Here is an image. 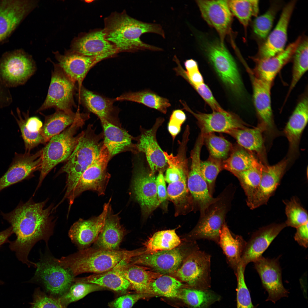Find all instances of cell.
<instances>
[{
    "instance_id": "29",
    "label": "cell",
    "mask_w": 308,
    "mask_h": 308,
    "mask_svg": "<svg viewBox=\"0 0 308 308\" xmlns=\"http://www.w3.org/2000/svg\"><path fill=\"white\" fill-rule=\"evenodd\" d=\"M58 65L67 75L78 85L82 86L83 81L90 70L102 60L95 57L88 56L75 53L57 57Z\"/></svg>"
},
{
    "instance_id": "51",
    "label": "cell",
    "mask_w": 308,
    "mask_h": 308,
    "mask_svg": "<svg viewBox=\"0 0 308 308\" xmlns=\"http://www.w3.org/2000/svg\"><path fill=\"white\" fill-rule=\"evenodd\" d=\"M279 9L277 4H273L264 13L256 17L254 21L253 29L254 33L258 38L264 39L267 37Z\"/></svg>"
},
{
    "instance_id": "5",
    "label": "cell",
    "mask_w": 308,
    "mask_h": 308,
    "mask_svg": "<svg viewBox=\"0 0 308 308\" xmlns=\"http://www.w3.org/2000/svg\"><path fill=\"white\" fill-rule=\"evenodd\" d=\"M89 117L88 114L81 113L71 125L51 138L42 149V163L37 188L53 168L59 163L66 161L71 154L81 135V133L76 135L77 132Z\"/></svg>"
},
{
    "instance_id": "33",
    "label": "cell",
    "mask_w": 308,
    "mask_h": 308,
    "mask_svg": "<svg viewBox=\"0 0 308 308\" xmlns=\"http://www.w3.org/2000/svg\"><path fill=\"white\" fill-rule=\"evenodd\" d=\"M116 267L129 282L131 289L137 293H149L151 283L161 275L159 273L148 270L146 268L125 262Z\"/></svg>"
},
{
    "instance_id": "49",
    "label": "cell",
    "mask_w": 308,
    "mask_h": 308,
    "mask_svg": "<svg viewBox=\"0 0 308 308\" xmlns=\"http://www.w3.org/2000/svg\"><path fill=\"white\" fill-rule=\"evenodd\" d=\"M106 289L94 284L80 282H74L68 291L58 298L64 308L72 303L82 298L89 293Z\"/></svg>"
},
{
    "instance_id": "17",
    "label": "cell",
    "mask_w": 308,
    "mask_h": 308,
    "mask_svg": "<svg viewBox=\"0 0 308 308\" xmlns=\"http://www.w3.org/2000/svg\"><path fill=\"white\" fill-rule=\"evenodd\" d=\"M254 263L262 286L268 293L266 301L275 303L281 298L288 297L289 292L283 284L281 269L277 260L262 256Z\"/></svg>"
},
{
    "instance_id": "14",
    "label": "cell",
    "mask_w": 308,
    "mask_h": 308,
    "mask_svg": "<svg viewBox=\"0 0 308 308\" xmlns=\"http://www.w3.org/2000/svg\"><path fill=\"white\" fill-rule=\"evenodd\" d=\"M134 170L132 190L144 214L149 215L159 205L156 185V177L141 165Z\"/></svg>"
},
{
    "instance_id": "15",
    "label": "cell",
    "mask_w": 308,
    "mask_h": 308,
    "mask_svg": "<svg viewBox=\"0 0 308 308\" xmlns=\"http://www.w3.org/2000/svg\"><path fill=\"white\" fill-rule=\"evenodd\" d=\"M218 198L206 210L190 236L195 239H206L218 244L220 231L225 223L226 203Z\"/></svg>"
},
{
    "instance_id": "32",
    "label": "cell",
    "mask_w": 308,
    "mask_h": 308,
    "mask_svg": "<svg viewBox=\"0 0 308 308\" xmlns=\"http://www.w3.org/2000/svg\"><path fill=\"white\" fill-rule=\"evenodd\" d=\"M266 129L265 125L261 122L255 128L233 129L227 133L234 138L240 146L256 153L265 164L266 152L262 133Z\"/></svg>"
},
{
    "instance_id": "12",
    "label": "cell",
    "mask_w": 308,
    "mask_h": 308,
    "mask_svg": "<svg viewBox=\"0 0 308 308\" xmlns=\"http://www.w3.org/2000/svg\"><path fill=\"white\" fill-rule=\"evenodd\" d=\"M204 143L203 137L198 136L190 153L191 164L187 184L188 189L194 200L198 205L201 216L204 215L210 206L218 199L212 197L210 194L206 183L201 174L200 155Z\"/></svg>"
},
{
    "instance_id": "59",
    "label": "cell",
    "mask_w": 308,
    "mask_h": 308,
    "mask_svg": "<svg viewBox=\"0 0 308 308\" xmlns=\"http://www.w3.org/2000/svg\"><path fill=\"white\" fill-rule=\"evenodd\" d=\"M156 185L158 198L160 203L165 201L167 195L165 178L163 172H159L156 178Z\"/></svg>"
},
{
    "instance_id": "45",
    "label": "cell",
    "mask_w": 308,
    "mask_h": 308,
    "mask_svg": "<svg viewBox=\"0 0 308 308\" xmlns=\"http://www.w3.org/2000/svg\"><path fill=\"white\" fill-rule=\"evenodd\" d=\"M293 57L292 78L287 98L308 69V39H302Z\"/></svg>"
},
{
    "instance_id": "30",
    "label": "cell",
    "mask_w": 308,
    "mask_h": 308,
    "mask_svg": "<svg viewBox=\"0 0 308 308\" xmlns=\"http://www.w3.org/2000/svg\"><path fill=\"white\" fill-rule=\"evenodd\" d=\"M117 214H114L110 204L103 227L95 244L98 248L110 250L119 249V246L126 234L120 223Z\"/></svg>"
},
{
    "instance_id": "10",
    "label": "cell",
    "mask_w": 308,
    "mask_h": 308,
    "mask_svg": "<svg viewBox=\"0 0 308 308\" xmlns=\"http://www.w3.org/2000/svg\"><path fill=\"white\" fill-rule=\"evenodd\" d=\"M110 157L107 148L103 144L96 158L84 172L79 179L68 199L69 208L75 199L85 191H94L99 195L105 194L110 177L107 171V165Z\"/></svg>"
},
{
    "instance_id": "38",
    "label": "cell",
    "mask_w": 308,
    "mask_h": 308,
    "mask_svg": "<svg viewBox=\"0 0 308 308\" xmlns=\"http://www.w3.org/2000/svg\"><path fill=\"white\" fill-rule=\"evenodd\" d=\"M100 120L104 131L103 144L107 148L110 157L129 147H132L135 152H137L135 145L132 142V137L130 135L109 121Z\"/></svg>"
},
{
    "instance_id": "13",
    "label": "cell",
    "mask_w": 308,
    "mask_h": 308,
    "mask_svg": "<svg viewBox=\"0 0 308 308\" xmlns=\"http://www.w3.org/2000/svg\"><path fill=\"white\" fill-rule=\"evenodd\" d=\"M183 109L189 112L196 119L200 129V133L205 135L214 132L225 133L235 129L246 127V125L237 115L223 109L206 114L194 112L186 102L180 100Z\"/></svg>"
},
{
    "instance_id": "44",
    "label": "cell",
    "mask_w": 308,
    "mask_h": 308,
    "mask_svg": "<svg viewBox=\"0 0 308 308\" xmlns=\"http://www.w3.org/2000/svg\"><path fill=\"white\" fill-rule=\"evenodd\" d=\"M227 2L232 15L237 18L246 31L252 17L258 16L259 1L231 0Z\"/></svg>"
},
{
    "instance_id": "7",
    "label": "cell",
    "mask_w": 308,
    "mask_h": 308,
    "mask_svg": "<svg viewBox=\"0 0 308 308\" xmlns=\"http://www.w3.org/2000/svg\"><path fill=\"white\" fill-rule=\"evenodd\" d=\"M36 70L31 57L21 49L5 52L0 58V81L9 88L24 84Z\"/></svg>"
},
{
    "instance_id": "37",
    "label": "cell",
    "mask_w": 308,
    "mask_h": 308,
    "mask_svg": "<svg viewBox=\"0 0 308 308\" xmlns=\"http://www.w3.org/2000/svg\"><path fill=\"white\" fill-rule=\"evenodd\" d=\"M246 244L241 236L233 235L225 223L224 224L220 232L218 244L235 274Z\"/></svg>"
},
{
    "instance_id": "48",
    "label": "cell",
    "mask_w": 308,
    "mask_h": 308,
    "mask_svg": "<svg viewBox=\"0 0 308 308\" xmlns=\"http://www.w3.org/2000/svg\"><path fill=\"white\" fill-rule=\"evenodd\" d=\"M204 135V143L208 148L210 157L222 161L228 157L233 148L230 142L213 133Z\"/></svg>"
},
{
    "instance_id": "22",
    "label": "cell",
    "mask_w": 308,
    "mask_h": 308,
    "mask_svg": "<svg viewBox=\"0 0 308 308\" xmlns=\"http://www.w3.org/2000/svg\"><path fill=\"white\" fill-rule=\"evenodd\" d=\"M164 120L162 117L158 118L151 128L142 130L135 144L137 152L143 153L145 155L151 171L153 173L157 171L163 172L167 167L164 151L159 145L156 136L157 130Z\"/></svg>"
},
{
    "instance_id": "50",
    "label": "cell",
    "mask_w": 308,
    "mask_h": 308,
    "mask_svg": "<svg viewBox=\"0 0 308 308\" xmlns=\"http://www.w3.org/2000/svg\"><path fill=\"white\" fill-rule=\"evenodd\" d=\"M284 203L287 226L296 228L308 222L307 212L296 198L293 197Z\"/></svg>"
},
{
    "instance_id": "3",
    "label": "cell",
    "mask_w": 308,
    "mask_h": 308,
    "mask_svg": "<svg viewBox=\"0 0 308 308\" xmlns=\"http://www.w3.org/2000/svg\"><path fill=\"white\" fill-rule=\"evenodd\" d=\"M143 253L144 251L140 250H114L87 248L56 260L75 277L83 273H98L108 271Z\"/></svg>"
},
{
    "instance_id": "24",
    "label": "cell",
    "mask_w": 308,
    "mask_h": 308,
    "mask_svg": "<svg viewBox=\"0 0 308 308\" xmlns=\"http://www.w3.org/2000/svg\"><path fill=\"white\" fill-rule=\"evenodd\" d=\"M184 258L183 254L176 248L169 250L144 253L132 258L128 263L149 267L160 274H170L177 271Z\"/></svg>"
},
{
    "instance_id": "41",
    "label": "cell",
    "mask_w": 308,
    "mask_h": 308,
    "mask_svg": "<svg viewBox=\"0 0 308 308\" xmlns=\"http://www.w3.org/2000/svg\"><path fill=\"white\" fill-rule=\"evenodd\" d=\"M178 298L191 308H210L212 304L221 299L219 295L209 289L190 287L181 289Z\"/></svg>"
},
{
    "instance_id": "19",
    "label": "cell",
    "mask_w": 308,
    "mask_h": 308,
    "mask_svg": "<svg viewBox=\"0 0 308 308\" xmlns=\"http://www.w3.org/2000/svg\"><path fill=\"white\" fill-rule=\"evenodd\" d=\"M288 160L284 159L277 163L269 165L263 164L258 187L247 204L251 209L266 204L275 191L284 174Z\"/></svg>"
},
{
    "instance_id": "42",
    "label": "cell",
    "mask_w": 308,
    "mask_h": 308,
    "mask_svg": "<svg viewBox=\"0 0 308 308\" xmlns=\"http://www.w3.org/2000/svg\"><path fill=\"white\" fill-rule=\"evenodd\" d=\"M260 162L253 153L239 145L233 148L230 155L222 161V167L234 175L249 169Z\"/></svg>"
},
{
    "instance_id": "40",
    "label": "cell",
    "mask_w": 308,
    "mask_h": 308,
    "mask_svg": "<svg viewBox=\"0 0 308 308\" xmlns=\"http://www.w3.org/2000/svg\"><path fill=\"white\" fill-rule=\"evenodd\" d=\"M116 101H128L142 104L150 108L166 114L171 106L169 100L148 89L123 94L116 98Z\"/></svg>"
},
{
    "instance_id": "58",
    "label": "cell",
    "mask_w": 308,
    "mask_h": 308,
    "mask_svg": "<svg viewBox=\"0 0 308 308\" xmlns=\"http://www.w3.org/2000/svg\"><path fill=\"white\" fill-rule=\"evenodd\" d=\"M213 111L223 109L216 100L209 87L204 83L194 88Z\"/></svg>"
},
{
    "instance_id": "54",
    "label": "cell",
    "mask_w": 308,
    "mask_h": 308,
    "mask_svg": "<svg viewBox=\"0 0 308 308\" xmlns=\"http://www.w3.org/2000/svg\"><path fill=\"white\" fill-rule=\"evenodd\" d=\"M29 308H64L58 298L46 294L38 288L35 290Z\"/></svg>"
},
{
    "instance_id": "52",
    "label": "cell",
    "mask_w": 308,
    "mask_h": 308,
    "mask_svg": "<svg viewBox=\"0 0 308 308\" xmlns=\"http://www.w3.org/2000/svg\"><path fill=\"white\" fill-rule=\"evenodd\" d=\"M245 268L240 263L235 274L237 281V308H256L257 306H254L252 304L250 292L245 282Z\"/></svg>"
},
{
    "instance_id": "63",
    "label": "cell",
    "mask_w": 308,
    "mask_h": 308,
    "mask_svg": "<svg viewBox=\"0 0 308 308\" xmlns=\"http://www.w3.org/2000/svg\"><path fill=\"white\" fill-rule=\"evenodd\" d=\"M3 283V282L1 281L0 280V284H2Z\"/></svg>"
},
{
    "instance_id": "26",
    "label": "cell",
    "mask_w": 308,
    "mask_h": 308,
    "mask_svg": "<svg viewBox=\"0 0 308 308\" xmlns=\"http://www.w3.org/2000/svg\"><path fill=\"white\" fill-rule=\"evenodd\" d=\"M286 225L285 223L272 224L260 228L252 234L246 244L240 263L245 268L262 256L273 240Z\"/></svg>"
},
{
    "instance_id": "1",
    "label": "cell",
    "mask_w": 308,
    "mask_h": 308,
    "mask_svg": "<svg viewBox=\"0 0 308 308\" xmlns=\"http://www.w3.org/2000/svg\"><path fill=\"white\" fill-rule=\"evenodd\" d=\"M46 201L35 203L30 200L20 202L7 213L1 212L4 219L11 225L15 240L9 242V248L15 252L18 259L29 267L36 263L28 259L33 247L38 241L44 240L47 246L53 235L54 224L50 216L51 207L45 208Z\"/></svg>"
},
{
    "instance_id": "57",
    "label": "cell",
    "mask_w": 308,
    "mask_h": 308,
    "mask_svg": "<svg viewBox=\"0 0 308 308\" xmlns=\"http://www.w3.org/2000/svg\"><path fill=\"white\" fill-rule=\"evenodd\" d=\"M186 119V115L182 110H175L172 112L168 123V129L173 140L180 132L181 126Z\"/></svg>"
},
{
    "instance_id": "2",
    "label": "cell",
    "mask_w": 308,
    "mask_h": 308,
    "mask_svg": "<svg viewBox=\"0 0 308 308\" xmlns=\"http://www.w3.org/2000/svg\"><path fill=\"white\" fill-rule=\"evenodd\" d=\"M104 21L106 38L115 47L118 53L163 50L143 42L140 38L142 34L146 33H156L165 38L164 31L160 24L138 20L128 15L125 10L121 13H112Z\"/></svg>"
},
{
    "instance_id": "27",
    "label": "cell",
    "mask_w": 308,
    "mask_h": 308,
    "mask_svg": "<svg viewBox=\"0 0 308 308\" xmlns=\"http://www.w3.org/2000/svg\"><path fill=\"white\" fill-rule=\"evenodd\" d=\"M299 37L289 44L281 52L266 59L254 60L256 64L251 73L256 78L271 85L278 72L293 57L295 52L302 40Z\"/></svg>"
},
{
    "instance_id": "28",
    "label": "cell",
    "mask_w": 308,
    "mask_h": 308,
    "mask_svg": "<svg viewBox=\"0 0 308 308\" xmlns=\"http://www.w3.org/2000/svg\"><path fill=\"white\" fill-rule=\"evenodd\" d=\"M308 120V99L305 96L297 104L284 130L289 141V155L292 156L297 153L301 136Z\"/></svg>"
},
{
    "instance_id": "39",
    "label": "cell",
    "mask_w": 308,
    "mask_h": 308,
    "mask_svg": "<svg viewBox=\"0 0 308 308\" xmlns=\"http://www.w3.org/2000/svg\"><path fill=\"white\" fill-rule=\"evenodd\" d=\"M80 113L79 109L76 112L56 109L54 114L45 116L41 131L45 143L71 125Z\"/></svg>"
},
{
    "instance_id": "55",
    "label": "cell",
    "mask_w": 308,
    "mask_h": 308,
    "mask_svg": "<svg viewBox=\"0 0 308 308\" xmlns=\"http://www.w3.org/2000/svg\"><path fill=\"white\" fill-rule=\"evenodd\" d=\"M187 177L169 183L167 189V195L173 202H177L184 199L188 194Z\"/></svg>"
},
{
    "instance_id": "56",
    "label": "cell",
    "mask_w": 308,
    "mask_h": 308,
    "mask_svg": "<svg viewBox=\"0 0 308 308\" xmlns=\"http://www.w3.org/2000/svg\"><path fill=\"white\" fill-rule=\"evenodd\" d=\"M148 294L136 292L121 295L108 303L109 308H131L138 301L146 297Z\"/></svg>"
},
{
    "instance_id": "18",
    "label": "cell",
    "mask_w": 308,
    "mask_h": 308,
    "mask_svg": "<svg viewBox=\"0 0 308 308\" xmlns=\"http://www.w3.org/2000/svg\"><path fill=\"white\" fill-rule=\"evenodd\" d=\"M42 149L35 153H15L9 168L0 178V192L13 185L27 179L40 170L42 160Z\"/></svg>"
},
{
    "instance_id": "62",
    "label": "cell",
    "mask_w": 308,
    "mask_h": 308,
    "mask_svg": "<svg viewBox=\"0 0 308 308\" xmlns=\"http://www.w3.org/2000/svg\"><path fill=\"white\" fill-rule=\"evenodd\" d=\"M13 233L12 228L10 226L6 230L0 232V247L4 243L9 242V238Z\"/></svg>"
},
{
    "instance_id": "47",
    "label": "cell",
    "mask_w": 308,
    "mask_h": 308,
    "mask_svg": "<svg viewBox=\"0 0 308 308\" xmlns=\"http://www.w3.org/2000/svg\"><path fill=\"white\" fill-rule=\"evenodd\" d=\"M183 284L180 281L169 275H161L150 284L149 292L169 298H178Z\"/></svg>"
},
{
    "instance_id": "16",
    "label": "cell",
    "mask_w": 308,
    "mask_h": 308,
    "mask_svg": "<svg viewBox=\"0 0 308 308\" xmlns=\"http://www.w3.org/2000/svg\"><path fill=\"white\" fill-rule=\"evenodd\" d=\"M296 1H291L284 7L276 26L260 46L257 55L253 57L254 60L271 57L285 49L288 26Z\"/></svg>"
},
{
    "instance_id": "61",
    "label": "cell",
    "mask_w": 308,
    "mask_h": 308,
    "mask_svg": "<svg viewBox=\"0 0 308 308\" xmlns=\"http://www.w3.org/2000/svg\"><path fill=\"white\" fill-rule=\"evenodd\" d=\"M12 101V96L9 88L0 81V109L9 106Z\"/></svg>"
},
{
    "instance_id": "8",
    "label": "cell",
    "mask_w": 308,
    "mask_h": 308,
    "mask_svg": "<svg viewBox=\"0 0 308 308\" xmlns=\"http://www.w3.org/2000/svg\"><path fill=\"white\" fill-rule=\"evenodd\" d=\"M76 82L63 71L58 64H54L50 84L46 99L37 112L54 108L66 112L76 107L74 96Z\"/></svg>"
},
{
    "instance_id": "6",
    "label": "cell",
    "mask_w": 308,
    "mask_h": 308,
    "mask_svg": "<svg viewBox=\"0 0 308 308\" xmlns=\"http://www.w3.org/2000/svg\"><path fill=\"white\" fill-rule=\"evenodd\" d=\"M36 263V270L30 281L40 284L48 295L56 298L68 291L74 277L68 270L58 264L56 258L46 253L41 255Z\"/></svg>"
},
{
    "instance_id": "31",
    "label": "cell",
    "mask_w": 308,
    "mask_h": 308,
    "mask_svg": "<svg viewBox=\"0 0 308 308\" xmlns=\"http://www.w3.org/2000/svg\"><path fill=\"white\" fill-rule=\"evenodd\" d=\"M11 113L20 129L25 153H30L32 149L39 144L45 143L41 131L42 123L38 118L29 117V111L21 113L19 108L16 109V116L13 112Z\"/></svg>"
},
{
    "instance_id": "25",
    "label": "cell",
    "mask_w": 308,
    "mask_h": 308,
    "mask_svg": "<svg viewBox=\"0 0 308 308\" xmlns=\"http://www.w3.org/2000/svg\"><path fill=\"white\" fill-rule=\"evenodd\" d=\"M33 2L0 0V43L14 32L33 7Z\"/></svg>"
},
{
    "instance_id": "9",
    "label": "cell",
    "mask_w": 308,
    "mask_h": 308,
    "mask_svg": "<svg viewBox=\"0 0 308 308\" xmlns=\"http://www.w3.org/2000/svg\"><path fill=\"white\" fill-rule=\"evenodd\" d=\"M204 47L208 59L222 80L233 91L240 93L242 84L236 64L224 43L208 42Z\"/></svg>"
},
{
    "instance_id": "23",
    "label": "cell",
    "mask_w": 308,
    "mask_h": 308,
    "mask_svg": "<svg viewBox=\"0 0 308 308\" xmlns=\"http://www.w3.org/2000/svg\"><path fill=\"white\" fill-rule=\"evenodd\" d=\"M74 49L76 53L98 57L102 60L114 57L118 53L106 39L103 29L92 30L83 35L75 42Z\"/></svg>"
},
{
    "instance_id": "53",
    "label": "cell",
    "mask_w": 308,
    "mask_h": 308,
    "mask_svg": "<svg viewBox=\"0 0 308 308\" xmlns=\"http://www.w3.org/2000/svg\"><path fill=\"white\" fill-rule=\"evenodd\" d=\"M222 161L210 156L207 160L201 161L200 166L201 174L207 184L211 195L214 190L216 177L223 169Z\"/></svg>"
},
{
    "instance_id": "20",
    "label": "cell",
    "mask_w": 308,
    "mask_h": 308,
    "mask_svg": "<svg viewBox=\"0 0 308 308\" xmlns=\"http://www.w3.org/2000/svg\"><path fill=\"white\" fill-rule=\"evenodd\" d=\"M196 3L204 20L218 33L220 42L224 43L230 32L232 15L227 0H197Z\"/></svg>"
},
{
    "instance_id": "43",
    "label": "cell",
    "mask_w": 308,
    "mask_h": 308,
    "mask_svg": "<svg viewBox=\"0 0 308 308\" xmlns=\"http://www.w3.org/2000/svg\"><path fill=\"white\" fill-rule=\"evenodd\" d=\"M181 240L175 230H161L155 233L145 243V253L171 250L176 248Z\"/></svg>"
},
{
    "instance_id": "35",
    "label": "cell",
    "mask_w": 308,
    "mask_h": 308,
    "mask_svg": "<svg viewBox=\"0 0 308 308\" xmlns=\"http://www.w3.org/2000/svg\"><path fill=\"white\" fill-rule=\"evenodd\" d=\"M73 282L94 284L111 290L121 295L128 293V292L131 290L129 282L116 267L108 271L94 273L87 277H74Z\"/></svg>"
},
{
    "instance_id": "34",
    "label": "cell",
    "mask_w": 308,
    "mask_h": 308,
    "mask_svg": "<svg viewBox=\"0 0 308 308\" xmlns=\"http://www.w3.org/2000/svg\"><path fill=\"white\" fill-rule=\"evenodd\" d=\"M254 104L261 122L266 128L273 125L270 90L271 86L252 74Z\"/></svg>"
},
{
    "instance_id": "4",
    "label": "cell",
    "mask_w": 308,
    "mask_h": 308,
    "mask_svg": "<svg viewBox=\"0 0 308 308\" xmlns=\"http://www.w3.org/2000/svg\"><path fill=\"white\" fill-rule=\"evenodd\" d=\"M81 133L76 148L60 170L67 175L64 198H69L82 175L96 158L102 146L100 137L95 134L91 125Z\"/></svg>"
},
{
    "instance_id": "36",
    "label": "cell",
    "mask_w": 308,
    "mask_h": 308,
    "mask_svg": "<svg viewBox=\"0 0 308 308\" xmlns=\"http://www.w3.org/2000/svg\"><path fill=\"white\" fill-rule=\"evenodd\" d=\"M79 102L82 103L90 112L96 115L100 120L110 121L112 114L116 110L114 105L116 98H106L90 91L83 86L78 89Z\"/></svg>"
},
{
    "instance_id": "11",
    "label": "cell",
    "mask_w": 308,
    "mask_h": 308,
    "mask_svg": "<svg viewBox=\"0 0 308 308\" xmlns=\"http://www.w3.org/2000/svg\"><path fill=\"white\" fill-rule=\"evenodd\" d=\"M211 256L198 250L187 256L182 266L176 272V275L190 288L209 289L211 287Z\"/></svg>"
},
{
    "instance_id": "60",
    "label": "cell",
    "mask_w": 308,
    "mask_h": 308,
    "mask_svg": "<svg viewBox=\"0 0 308 308\" xmlns=\"http://www.w3.org/2000/svg\"><path fill=\"white\" fill-rule=\"evenodd\" d=\"M308 222L297 228L294 238L301 246L306 248L308 246Z\"/></svg>"
},
{
    "instance_id": "21",
    "label": "cell",
    "mask_w": 308,
    "mask_h": 308,
    "mask_svg": "<svg viewBox=\"0 0 308 308\" xmlns=\"http://www.w3.org/2000/svg\"><path fill=\"white\" fill-rule=\"evenodd\" d=\"M111 200L105 203L99 216L87 220L80 219L71 227L69 236L79 250L87 248L96 241L104 225Z\"/></svg>"
},
{
    "instance_id": "46",
    "label": "cell",
    "mask_w": 308,
    "mask_h": 308,
    "mask_svg": "<svg viewBox=\"0 0 308 308\" xmlns=\"http://www.w3.org/2000/svg\"><path fill=\"white\" fill-rule=\"evenodd\" d=\"M263 163L260 162L255 166L234 175L239 180L247 197L246 202L252 198L259 185Z\"/></svg>"
}]
</instances>
